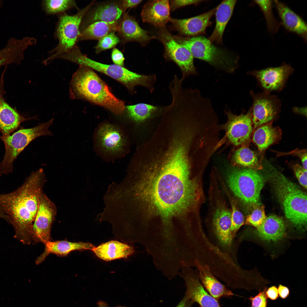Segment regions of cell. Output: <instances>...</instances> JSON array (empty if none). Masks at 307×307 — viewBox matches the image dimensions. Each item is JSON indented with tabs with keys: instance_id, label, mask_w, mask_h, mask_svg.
<instances>
[{
	"instance_id": "cell-47",
	"label": "cell",
	"mask_w": 307,
	"mask_h": 307,
	"mask_svg": "<svg viewBox=\"0 0 307 307\" xmlns=\"http://www.w3.org/2000/svg\"><path fill=\"white\" fill-rule=\"evenodd\" d=\"M0 218L3 219L8 222L7 217L5 214L2 209L0 207Z\"/></svg>"
},
{
	"instance_id": "cell-32",
	"label": "cell",
	"mask_w": 307,
	"mask_h": 307,
	"mask_svg": "<svg viewBox=\"0 0 307 307\" xmlns=\"http://www.w3.org/2000/svg\"><path fill=\"white\" fill-rule=\"evenodd\" d=\"M42 5L43 11L49 15H58L73 9H79L74 0H44L42 1Z\"/></svg>"
},
{
	"instance_id": "cell-2",
	"label": "cell",
	"mask_w": 307,
	"mask_h": 307,
	"mask_svg": "<svg viewBox=\"0 0 307 307\" xmlns=\"http://www.w3.org/2000/svg\"><path fill=\"white\" fill-rule=\"evenodd\" d=\"M46 181L40 169L32 172L16 190L0 194V207L14 227L15 237L25 244L32 241V226Z\"/></svg>"
},
{
	"instance_id": "cell-45",
	"label": "cell",
	"mask_w": 307,
	"mask_h": 307,
	"mask_svg": "<svg viewBox=\"0 0 307 307\" xmlns=\"http://www.w3.org/2000/svg\"><path fill=\"white\" fill-rule=\"evenodd\" d=\"M194 302L184 295L183 298L176 307H191Z\"/></svg>"
},
{
	"instance_id": "cell-34",
	"label": "cell",
	"mask_w": 307,
	"mask_h": 307,
	"mask_svg": "<svg viewBox=\"0 0 307 307\" xmlns=\"http://www.w3.org/2000/svg\"><path fill=\"white\" fill-rule=\"evenodd\" d=\"M254 1L263 13L269 31L272 33H276L278 29L280 24L273 14L272 1L269 0Z\"/></svg>"
},
{
	"instance_id": "cell-41",
	"label": "cell",
	"mask_w": 307,
	"mask_h": 307,
	"mask_svg": "<svg viewBox=\"0 0 307 307\" xmlns=\"http://www.w3.org/2000/svg\"><path fill=\"white\" fill-rule=\"evenodd\" d=\"M111 57L114 64L124 67L125 58L123 54L119 49L114 48L111 52Z\"/></svg>"
},
{
	"instance_id": "cell-13",
	"label": "cell",
	"mask_w": 307,
	"mask_h": 307,
	"mask_svg": "<svg viewBox=\"0 0 307 307\" xmlns=\"http://www.w3.org/2000/svg\"><path fill=\"white\" fill-rule=\"evenodd\" d=\"M182 265L180 275L186 287L185 295L201 307H220L218 300L205 289L198 278V274L185 264Z\"/></svg>"
},
{
	"instance_id": "cell-11",
	"label": "cell",
	"mask_w": 307,
	"mask_h": 307,
	"mask_svg": "<svg viewBox=\"0 0 307 307\" xmlns=\"http://www.w3.org/2000/svg\"><path fill=\"white\" fill-rule=\"evenodd\" d=\"M57 208L43 191L32 227V240L44 244L50 241L51 226L57 213Z\"/></svg>"
},
{
	"instance_id": "cell-39",
	"label": "cell",
	"mask_w": 307,
	"mask_h": 307,
	"mask_svg": "<svg viewBox=\"0 0 307 307\" xmlns=\"http://www.w3.org/2000/svg\"><path fill=\"white\" fill-rule=\"evenodd\" d=\"M293 170L300 184L305 189L307 188V170L298 164L293 167Z\"/></svg>"
},
{
	"instance_id": "cell-27",
	"label": "cell",
	"mask_w": 307,
	"mask_h": 307,
	"mask_svg": "<svg viewBox=\"0 0 307 307\" xmlns=\"http://www.w3.org/2000/svg\"><path fill=\"white\" fill-rule=\"evenodd\" d=\"M92 250L98 258L107 261L126 258L134 252L132 247L116 240L102 243Z\"/></svg>"
},
{
	"instance_id": "cell-48",
	"label": "cell",
	"mask_w": 307,
	"mask_h": 307,
	"mask_svg": "<svg viewBox=\"0 0 307 307\" xmlns=\"http://www.w3.org/2000/svg\"><path fill=\"white\" fill-rule=\"evenodd\" d=\"M98 307H109L105 302L101 301L98 303ZM115 307H124L123 306H118Z\"/></svg>"
},
{
	"instance_id": "cell-18",
	"label": "cell",
	"mask_w": 307,
	"mask_h": 307,
	"mask_svg": "<svg viewBox=\"0 0 307 307\" xmlns=\"http://www.w3.org/2000/svg\"><path fill=\"white\" fill-rule=\"evenodd\" d=\"M170 9L168 0L150 1L144 6L141 13V18L144 22L164 28L171 19Z\"/></svg>"
},
{
	"instance_id": "cell-7",
	"label": "cell",
	"mask_w": 307,
	"mask_h": 307,
	"mask_svg": "<svg viewBox=\"0 0 307 307\" xmlns=\"http://www.w3.org/2000/svg\"><path fill=\"white\" fill-rule=\"evenodd\" d=\"M227 182L232 192L244 204L253 208L261 204L260 195L265 180L254 169H232L228 173Z\"/></svg>"
},
{
	"instance_id": "cell-5",
	"label": "cell",
	"mask_w": 307,
	"mask_h": 307,
	"mask_svg": "<svg viewBox=\"0 0 307 307\" xmlns=\"http://www.w3.org/2000/svg\"><path fill=\"white\" fill-rule=\"evenodd\" d=\"M72 61L79 66L87 67L106 74L122 84L130 91H133L138 86L145 88L151 93L155 90L157 81L156 75L155 74H140L124 67L103 64L89 58L80 50L74 53Z\"/></svg>"
},
{
	"instance_id": "cell-42",
	"label": "cell",
	"mask_w": 307,
	"mask_h": 307,
	"mask_svg": "<svg viewBox=\"0 0 307 307\" xmlns=\"http://www.w3.org/2000/svg\"><path fill=\"white\" fill-rule=\"evenodd\" d=\"M122 7L125 12L128 9H131L136 6L142 1V0H121Z\"/></svg>"
},
{
	"instance_id": "cell-1",
	"label": "cell",
	"mask_w": 307,
	"mask_h": 307,
	"mask_svg": "<svg viewBox=\"0 0 307 307\" xmlns=\"http://www.w3.org/2000/svg\"><path fill=\"white\" fill-rule=\"evenodd\" d=\"M162 160L146 173L141 197L149 211L167 223L186 211L199 198V187L190 176L186 148L175 143Z\"/></svg>"
},
{
	"instance_id": "cell-12",
	"label": "cell",
	"mask_w": 307,
	"mask_h": 307,
	"mask_svg": "<svg viewBox=\"0 0 307 307\" xmlns=\"http://www.w3.org/2000/svg\"><path fill=\"white\" fill-rule=\"evenodd\" d=\"M91 7L83 17L80 31L96 22H111L121 21L125 12L121 0L109 1L100 2Z\"/></svg>"
},
{
	"instance_id": "cell-10",
	"label": "cell",
	"mask_w": 307,
	"mask_h": 307,
	"mask_svg": "<svg viewBox=\"0 0 307 307\" xmlns=\"http://www.w3.org/2000/svg\"><path fill=\"white\" fill-rule=\"evenodd\" d=\"M161 30L159 36L165 49L166 60L173 61L178 66L183 80L190 76L197 75L194 57L189 49L176 41L166 30Z\"/></svg>"
},
{
	"instance_id": "cell-40",
	"label": "cell",
	"mask_w": 307,
	"mask_h": 307,
	"mask_svg": "<svg viewBox=\"0 0 307 307\" xmlns=\"http://www.w3.org/2000/svg\"><path fill=\"white\" fill-rule=\"evenodd\" d=\"M203 1V0H172L170 2L171 9L172 11H173L181 7L191 4H196Z\"/></svg>"
},
{
	"instance_id": "cell-25",
	"label": "cell",
	"mask_w": 307,
	"mask_h": 307,
	"mask_svg": "<svg viewBox=\"0 0 307 307\" xmlns=\"http://www.w3.org/2000/svg\"><path fill=\"white\" fill-rule=\"evenodd\" d=\"M285 230L283 220L275 215H271L266 217L262 223L257 228L256 233L263 240L275 242L283 238Z\"/></svg>"
},
{
	"instance_id": "cell-29",
	"label": "cell",
	"mask_w": 307,
	"mask_h": 307,
	"mask_svg": "<svg viewBox=\"0 0 307 307\" xmlns=\"http://www.w3.org/2000/svg\"><path fill=\"white\" fill-rule=\"evenodd\" d=\"M121 20L93 23L80 31L78 42L92 40H99L111 32H117Z\"/></svg>"
},
{
	"instance_id": "cell-14",
	"label": "cell",
	"mask_w": 307,
	"mask_h": 307,
	"mask_svg": "<svg viewBox=\"0 0 307 307\" xmlns=\"http://www.w3.org/2000/svg\"><path fill=\"white\" fill-rule=\"evenodd\" d=\"M251 110L245 114L234 115L226 111L228 121L227 127V137L236 145L242 144L249 138L252 130Z\"/></svg>"
},
{
	"instance_id": "cell-22",
	"label": "cell",
	"mask_w": 307,
	"mask_h": 307,
	"mask_svg": "<svg viewBox=\"0 0 307 307\" xmlns=\"http://www.w3.org/2000/svg\"><path fill=\"white\" fill-rule=\"evenodd\" d=\"M273 1L285 28L306 41L307 25L304 20L285 4L278 0Z\"/></svg>"
},
{
	"instance_id": "cell-20",
	"label": "cell",
	"mask_w": 307,
	"mask_h": 307,
	"mask_svg": "<svg viewBox=\"0 0 307 307\" xmlns=\"http://www.w3.org/2000/svg\"><path fill=\"white\" fill-rule=\"evenodd\" d=\"M3 75L0 82V132L2 136L10 135L25 118L11 107L4 100Z\"/></svg>"
},
{
	"instance_id": "cell-37",
	"label": "cell",
	"mask_w": 307,
	"mask_h": 307,
	"mask_svg": "<svg viewBox=\"0 0 307 307\" xmlns=\"http://www.w3.org/2000/svg\"><path fill=\"white\" fill-rule=\"evenodd\" d=\"M244 223V218L242 213L235 205L233 204L232 205L230 231L233 239L238 230Z\"/></svg>"
},
{
	"instance_id": "cell-16",
	"label": "cell",
	"mask_w": 307,
	"mask_h": 307,
	"mask_svg": "<svg viewBox=\"0 0 307 307\" xmlns=\"http://www.w3.org/2000/svg\"><path fill=\"white\" fill-rule=\"evenodd\" d=\"M292 71L291 66L284 64L279 67L268 68L251 73L256 78L264 89L272 91L281 89Z\"/></svg>"
},
{
	"instance_id": "cell-19",
	"label": "cell",
	"mask_w": 307,
	"mask_h": 307,
	"mask_svg": "<svg viewBox=\"0 0 307 307\" xmlns=\"http://www.w3.org/2000/svg\"><path fill=\"white\" fill-rule=\"evenodd\" d=\"M216 7L199 15L184 19L171 18L170 21L178 32L187 36H194L204 33L210 23Z\"/></svg>"
},
{
	"instance_id": "cell-44",
	"label": "cell",
	"mask_w": 307,
	"mask_h": 307,
	"mask_svg": "<svg viewBox=\"0 0 307 307\" xmlns=\"http://www.w3.org/2000/svg\"><path fill=\"white\" fill-rule=\"evenodd\" d=\"M278 291L279 296L283 299L287 298L290 294V290L287 287L280 284L278 287Z\"/></svg>"
},
{
	"instance_id": "cell-30",
	"label": "cell",
	"mask_w": 307,
	"mask_h": 307,
	"mask_svg": "<svg viewBox=\"0 0 307 307\" xmlns=\"http://www.w3.org/2000/svg\"><path fill=\"white\" fill-rule=\"evenodd\" d=\"M281 134L279 128L268 123L257 128L253 134V140L258 149L262 151L279 140Z\"/></svg>"
},
{
	"instance_id": "cell-49",
	"label": "cell",
	"mask_w": 307,
	"mask_h": 307,
	"mask_svg": "<svg viewBox=\"0 0 307 307\" xmlns=\"http://www.w3.org/2000/svg\"><path fill=\"white\" fill-rule=\"evenodd\" d=\"M1 1H0V5H1Z\"/></svg>"
},
{
	"instance_id": "cell-23",
	"label": "cell",
	"mask_w": 307,
	"mask_h": 307,
	"mask_svg": "<svg viewBox=\"0 0 307 307\" xmlns=\"http://www.w3.org/2000/svg\"><path fill=\"white\" fill-rule=\"evenodd\" d=\"M44 244L45 248L44 252L36 260V264L37 265L41 263L51 254L60 256H64L74 251L92 250L94 247L90 243L71 242L65 240L49 241Z\"/></svg>"
},
{
	"instance_id": "cell-28",
	"label": "cell",
	"mask_w": 307,
	"mask_h": 307,
	"mask_svg": "<svg viewBox=\"0 0 307 307\" xmlns=\"http://www.w3.org/2000/svg\"><path fill=\"white\" fill-rule=\"evenodd\" d=\"M98 135L102 147L111 152H117L123 148L124 139L121 132L114 126L106 124L99 128Z\"/></svg>"
},
{
	"instance_id": "cell-9",
	"label": "cell",
	"mask_w": 307,
	"mask_h": 307,
	"mask_svg": "<svg viewBox=\"0 0 307 307\" xmlns=\"http://www.w3.org/2000/svg\"><path fill=\"white\" fill-rule=\"evenodd\" d=\"M178 42L185 45L194 57L204 60L216 68L231 73L237 68V59L215 47L209 39L198 36Z\"/></svg>"
},
{
	"instance_id": "cell-3",
	"label": "cell",
	"mask_w": 307,
	"mask_h": 307,
	"mask_svg": "<svg viewBox=\"0 0 307 307\" xmlns=\"http://www.w3.org/2000/svg\"><path fill=\"white\" fill-rule=\"evenodd\" d=\"M79 66L70 82V98L84 99L103 107L116 115L122 114L125 108L124 102L113 94L93 69Z\"/></svg>"
},
{
	"instance_id": "cell-8",
	"label": "cell",
	"mask_w": 307,
	"mask_h": 307,
	"mask_svg": "<svg viewBox=\"0 0 307 307\" xmlns=\"http://www.w3.org/2000/svg\"><path fill=\"white\" fill-rule=\"evenodd\" d=\"M53 120L52 119L33 128L20 129L11 135L0 136L5 149L4 157L0 163V176L12 172L13 161L32 141L41 136L52 134L48 129Z\"/></svg>"
},
{
	"instance_id": "cell-31",
	"label": "cell",
	"mask_w": 307,
	"mask_h": 307,
	"mask_svg": "<svg viewBox=\"0 0 307 307\" xmlns=\"http://www.w3.org/2000/svg\"><path fill=\"white\" fill-rule=\"evenodd\" d=\"M164 106L154 105L145 103H139L125 106L130 117L137 122L145 121L158 113L163 111Z\"/></svg>"
},
{
	"instance_id": "cell-4",
	"label": "cell",
	"mask_w": 307,
	"mask_h": 307,
	"mask_svg": "<svg viewBox=\"0 0 307 307\" xmlns=\"http://www.w3.org/2000/svg\"><path fill=\"white\" fill-rule=\"evenodd\" d=\"M275 191L287 218L299 229L307 224V194L296 184L284 175L275 177Z\"/></svg>"
},
{
	"instance_id": "cell-38",
	"label": "cell",
	"mask_w": 307,
	"mask_h": 307,
	"mask_svg": "<svg viewBox=\"0 0 307 307\" xmlns=\"http://www.w3.org/2000/svg\"><path fill=\"white\" fill-rule=\"evenodd\" d=\"M267 288L259 291V293L254 296H251L248 299L251 302L250 307H267V298L266 294Z\"/></svg>"
},
{
	"instance_id": "cell-35",
	"label": "cell",
	"mask_w": 307,
	"mask_h": 307,
	"mask_svg": "<svg viewBox=\"0 0 307 307\" xmlns=\"http://www.w3.org/2000/svg\"><path fill=\"white\" fill-rule=\"evenodd\" d=\"M253 208L251 213L247 217L245 224L257 228L262 223L266 216L264 207L261 204L255 206Z\"/></svg>"
},
{
	"instance_id": "cell-21",
	"label": "cell",
	"mask_w": 307,
	"mask_h": 307,
	"mask_svg": "<svg viewBox=\"0 0 307 307\" xmlns=\"http://www.w3.org/2000/svg\"><path fill=\"white\" fill-rule=\"evenodd\" d=\"M196 264L199 279L210 295L217 300L222 297H229L235 295L216 278L208 266L199 262H196Z\"/></svg>"
},
{
	"instance_id": "cell-6",
	"label": "cell",
	"mask_w": 307,
	"mask_h": 307,
	"mask_svg": "<svg viewBox=\"0 0 307 307\" xmlns=\"http://www.w3.org/2000/svg\"><path fill=\"white\" fill-rule=\"evenodd\" d=\"M94 3L93 1L83 8L79 9L74 14L64 13L57 15L58 21L54 34L58 43L49 51V55L43 61V64H47L57 56L72 50L77 46L82 20Z\"/></svg>"
},
{
	"instance_id": "cell-46",
	"label": "cell",
	"mask_w": 307,
	"mask_h": 307,
	"mask_svg": "<svg viewBox=\"0 0 307 307\" xmlns=\"http://www.w3.org/2000/svg\"><path fill=\"white\" fill-rule=\"evenodd\" d=\"M294 111L296 113L302 114L306 116V107H302L301 108L295 107L294 109Z\"/></svg>"
},
{
	"instance_id": "cell-24",
	"label": "cell",
	"mask_w": 307,
	"mask_h": 307,
	"mask_svg": "<svg viewBox=\"0 0 307 307\" xmlns=\"http://www.w3.org/2000/svg\"><path fill=\"white\" fill-rule=\"evenodd\" d=\"M215 214L213 220L214 233L221 245L229 249L233 239L230 231L231 213L227 208H222L218 209Z\"/></svg>"
},
{
	"instance_id": "cell-43",
	"label": "cell",
	"mask_w": 307,
	"mask_h": 307,
	"mask_svg": "<svg viewBox=\"0 0 307 307\" xmlns=\"http://www.w3.org/2000/svg\"><path fill=\"white\" fill-rule=\"evenodd\" d=\"M266 294L267 298L271 300H275L279 297L278 289L276 286H271L267 289L266 291Z\"/></svg>"
},
{
	"instance_id": "cell-15",
	"label": "cell",
	"mask_w": 307,
	"mask_h": 307,
	"mask_svg": "<svg viewBox=\"0 0 307 307\" xmlns=\"http://www.w3.org/2000/svg\"><path fill=\"white\" fill-rule=\"evenodd\" d=\"M252 120L254 128L270 121L276 116L279 107L275 98L266 94L254 95Z\"/></svg>"
},
{
	"instance_id": "cell-36",
	"label": "cell",
	"mask_w": 307,
	"mask_h": 307,
	"mask_svg": "<svg viewBox=\"0 0 307 307\" xmlns=\"http://www.w3.org/2000/svg\"><path fill=\"white\" fill-rule=\"evenodd\" d=\"M120 42L115 32H111L98 40L95 47L96 53H99L104 51L114 48Z\"/></svg>"
},
{
	"instance_id": "cell-33",
	"label": "cell",
	"mask_w": 307,
	"mask_h": 307,
	"mask_svg": "<svg viewBox=\"0 0 307 307\" xmlns=\"http://www.w3.org/2000/svg\"><path fill=\"white\" fill-rule=\"evenodd\" d=\"M233 159L237 164L254 170L262 168L255 153L248 148L243 147L238 149L234 154Z\"/></svg>"
},
{
	"instance_id": "cell-26",
	"label": "cell",
	"mask_w": 307,
	"mask_h": 307,
	"mask_svg": "<svg viewBox=\"0 0 307 307\" xmlns=\"http://www.w3.org/2000/svg\"><path fill=\"white\" fill-rule=\"evenodd\" d=\"M236 1L235 0H224L216 7L215 26L209 39L212 43H222L224 31L231 16Z\"/></svg>"
},
{
	"instance_id": "cell-17",
	"label": "cell",
	"mask_w": 307,
	"mask_h": 307,
	"mask_svg": "<svg viewBox=\"0 0 307 307\" xmlns=\"http://www.w3.org/2000/svg\"><path fill=\"white\" fill-rule=\"evenodd\" d=\"M117 32V36L123 44L129 42L135 41L144 45L155 38L142 28L135 18L127 12L125 13L123 16Z\"/></svg>"
}]
</instances>
